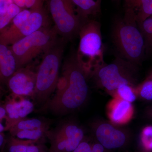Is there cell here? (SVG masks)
Segmentation results:
<instances>
[{"label":"cell","mask_w":152,"mask_h":152,"mask_svg":"<svg viewBox=\"0 0 152 152\" xmlns=\"http://www.w3.org/2000/svg\"><path fill=\"white\" fill-rule=\"evenodd\" d=\"M65 85L57 91L53 98L42 106L56 116H64L80 108L88 98L89 76L80 62L77 53H73L65 60L62 69Z\"/></svg>","instance_id":"6da1fadb"},{"label":"cell","mask_w":152,"mask_h":152,"mask_svg":"<svg viewBox=\"0 0 152 152\" xmlns=\"http://www.w3.org/2000/svg\"><path fill=\"white\" fill-rule=\"evenodd\" d=\"M112 37L120 56L136 65L140 62L145 45L132 11L125 9L124 17L114 20Z\"/></svg>","instance_id":"7a4b0ae2"},{"label":"cell","mask_w":152,"mask_h":152,"mask_svg":"<svg viewBox=\"0 0 152 152\" xmlns=\"http://www.w3.org/2000/svg\"><path fill=\"white\" fill-rule=\"evenodd\" d=\"M66 42L62 38L58 39L45 52L42 60L36 71L35 88L31 97L38 104L43 106L46 103L58 86L60 68Z\"/></svg>","instance_id":"3957f363"},{"label":"cell","mask_w":152,"mask_h":152,"mask_svg":"<svg viewBox=\"0 0 152 152\" xmlns=\"http://www.w3.org/2000/svg\"><path fill=\"white\" fill-rule=\"evenodd\" d=\"M78 58L89 76L105 64L104 47L101 26L97 21L87 18L82 20L79 31Z\"/></svg>","instance_id":"277c9868"},{"label":"cell","mask_w":152,"mask_h":152,"mask_svg":"<svg viewBox=\"0 0 152 152\" xmlns=\"http://www.w3.org/2000/svg\"><path fill=\"white\" fill-rule=\"evenodd\" d=\"M137 65L117 56L113 62L104 64L91 77L98 86L113 93L123 85L134 87L137 79Z\"/></svg>","instance_id":"5b68a950"},{"label":"cell","mask_w":152,"mask_h":152,"mask_svg":"<svg viewBox=\"0 0 152 152\" xmlns=\"http://www.w3.org/2000/svg\"><path fill=\"white\" fill-rule=\"evenodd\" d=\"M54 27L42 28L10 46L16 58L18 70L24 67L41 53H45L58 40Z\"/></svg>","instance_id":"8992f818"},{"label":"cell","mask_w":152,"mask_h":152,"mask_svg":"<svg viewBox=\"0 0 152 152\" xmlns=\"http://www.w3.org/2000/svg\"><path fill=\"white\" fill-rule=\"evenodd\" d=\"M58 35L66 41L78 35L82 20L71 0H44Z\"/></svg>","instance_id":"52a82bcc"},{"label":"cell","mask_w":152,"mask_h":152,"mask_svg":"<svg viewBox=\"0 0 152 152\" xmlns=\"http://www.w3.org/2000/svg\"><path fill=\"white\" fill-rule=\"evenodd\" d=\"M50 143L49 152H73L84 139L83 129L72 119L60 122L47 133Z\"/></svg>","instance_id":"ba28073f"},{"label":"cell","mask_w":152,"mask_h":152,"mask_svg":"<svg viewBox=\"0 0 152 152\" xmlns=\"http://www.w3.org/2000/svg\"><path fill=\"white\" fill-rule=\"evenodd\" d=\"M44 3L30 10L31 15L23 25L15 32L5 37H1L0 43L12 45L42 28L49 26L48 15V12L44 8Z\"/></svg>","instance_id":"9c48e42d"},{"label":"cell","mask_w":152,"mask_h":152,"mask_svg":"<svg viewBox=\"0 0 152 152\" xmlns=\"http://www.w3.org/2000/svg\"><path fill=\"white\" fill-rule=\"evenodd\" d=\"M91 126L96 141L106 150L121 148L126 145L129 140L126 133L108 123H93Z\"/></svg>","instance_id":"30bf717a"},{"label":"cell","mask_w":152,"mask_h":152,"mask_svg":"<svg viewBox=\"0 0 152 152\" xmlns=\"http://www.w3.org/2000/svg\"><path fill=\"white\" fill-rule=\"evenodd\" d=\"M37 72L29 66L20 68L8 81L7 85L15 96H31L36 84Z\"/></svg>","instance_id":"8fae6325"},{"label":"cell","mask_w":152,"mask_h":152,"mask_svg":"<svg viewBox=\"0 0 152 152\" xmlns=\"http://www.w3.org/2000/svg\"><path fill=\"white\" fill-rule=\"evenodd\" d=\"M4 105L7 112L5 131H9L15 124L27 118L34 108V103L27 99H22L18 101L13 99H8Z\"/></svg>","instance_id":"7c38bea8"},{"label":"cell","mask_w":152,"mask_h":152,"mask_svg":"<svg viewBox=\"0 0 152 152\" xmlns=\"http://www.w3.org/2000/svg\"><path fill=\"white\" fill-rule=\"evenodd\" d=\"M107 113L109 119L113 124H124L132 119L134 108L131 103L115 97L109 103Z\"/></svg>","instance_id":"4fadbf2b"},{"label":"cell","mask_w":152,"mask_h":152,"mask_svg":"<svg viewBox=\"0 0 152 152\" xmlns=\"http://www.w3.org/2000/svg\"><path fill=\"white\" fill-rule=\"evenodd\" d=\"M18 64L10 46L0 43V80L7 85L8 81L18 70Z\"/></svg>","instance_id":"5bb4252c"},{"label":"cell","mask_w":152,"mask_h":152,"mask_svg":"<svg viewBox=\"0 0 152 152\" xmlns=\"http://www.w3.org/2000/svg\"><path fill=\"white\" fill-rule=\"evenodd\" d=\"M45 143L21 140L7 136V142L5 152H47Z\"/></svg>","instance_id":"9a60e30c"},{"label":"cell","mask_w":152,"mask_h":152,"mask_svg":"<svg viewBox=\"0 0 152 152\" xmlns=\"http://www.w3.org/2000/svg\"><path fill=\"white\" fill-rule=\"evenodd\" d=\"M125 9L132 11L140 25L152 16V0H124Z\"/></svg>","instance_id":"2e32d148"},{"label":"cell","mask_w":152,"mask_h":152,"mask_svg":"<svg viewBox=\"0 0 152 152\" xmlns=\"http://www.w3.org/2000/svg\"><path fill=\"white\" fill-rule=\"evenodd\" d=\"M52 120L45 118H26L19 121L9 131L10 134L23 130L50 129Z\"/></svg>","instance_id":"e0dca14e"},{"label":"cell","mask_w":152,"mask_h":152,"mask_svg":"<svg viewBox=\"0 0 152 152\" xmlns=\"http://www.w3.org/2000/svg\"><path fill=\"white\" fill-rule=\"evenodd\" d=\"M76 7V12L81 20L96 15L101 12V2L96 0H71Z\"/></svg>","instance_id":"ac0fdd59"},{"label":"cell","mask_w":152,"mask_h":152,"mask_svg":"<svg viewBox=\"0 0 152 152\" xmlns=\"http://www.w3.org/2000/svg\"><path fill=\"white\" fill-rule=\"evenodd\" d=\"M50 129L23 130L11 133L10 134L21 140L34 141L45 143L47 139V132Z\"/></svg>","instance_id":"d6986e66"},{"label":"cell","mask_w":152,"mask_h":152,"mask_svg":"<svg viewBox=\"0 0 152 152\" xmlns=\"http://www.w3.org/2000/svg\"><path fill=\"white\" fill-rule=\"evenodd\" d=\"M31 14V10L23 9L12 20V23L8 28H6L1 32V37L9 35L19 29L27 20Z\"/></svg>","instance_id":"ffe728a7"},{"label":"cell","mask_w":152,"mask_h":152,"mask_svg":"<svg viewBox=\"0 0 152 152\" xmlns=\"http://www.w3.org/2000/svg\"><path fill=\"white\" fill-rule=\"evenodd\" d=\"M112 93L117 95L116 98H120L130 103L134 102L137 99L135 87L130 85H121Z\"/></svg>","instance_id":"44dd1931"},{"label":"cell","mask_w":152,"mask_h":152,"mask_svg":"<svg viewBox=\"0 0 152 152\" xmlns=\"http://www.w3.org/2000/svg\"><path fill=\"white\" fill-rule=\"evenodd\" d=\"M138 26L143 37L146 49L152 50V16Z\"/></svg>","instance_id":"7402d4cb"},{"label":"cell","mask_w":152,"mask_h":152,"mask_svg":"<svg viewBox=\"0 0 152 152\" xmlns=\"http://www.w3.org/2000/svg\"><path fill=\"white\" fill-rule=\"evenodd\" d=\"M23 10L15 3H12L8 7L5 14L0 17V30L1 32L5 29L6 26Z\"/></svg>","instance_id":"603a6c76"},{"label":"cell","mask_w":152,"mask_h":152,"mask_svg":"<svg viewBox=\"0 0 152 152\" xmlns=\"http://www.w3.org/2000/svg\"><path fill=\"white\" fill-rule=\"evenodd\" d=\"M140 144L144 152H152V126L145 127L141 133Z\"/></svg>","instance_id":"cb8c5ba5"},{"label":"cell","mask_w":152,"mask_h":152,"mask_svg":"<svg viewBox=\"0 0 152 152\" xmlns=\"http://www.w3.org/2000/svg\"><path fill=\"white\" fill-rule=\"evenodd\" d=\"M136 93L146 100H152V78L149 76L142 83L135 88Z\"/></svg>","instance_id":"d4e9b609"},{"label":"cell","mask_w":152,"mask_h":152,"mask_svg":"<svg viewBox=\"0 0 152 152\" xmlns=\"http://www.w3.org/2000/svg\"><path fill=\"white\" fill-rule=\"evenodd\" d=\"M92 144V142L85 137L84 139L73 152H91Z\"/></svg>","instance_id":"484cf974"},{"label":"cell","mask_w":152,"mask_h":152,"mask_svg":"<svg viewBox=\"0 0 152 152\" xmlns=\"http://www.w3.org/2000/svg\"><path fill=\"white\" fill-rule=\"evenodd\" d=\"M12 3H13V0H1L0 17L2 16L5 14L9 6Z\"/></svg>","instance_id":"4316f807"},{"label":"cell","mask_w":152,"mask_h":152,"mask_svg":"<svg viewBox=\"0 0 152 152\" xmlns=\"http://www.w3.org/2000/svg\"><path fill=\"white\" fill-rule=\"evenodd\" d=\"M7 142V136L4 132L0 133V152H5Z\"/></svg>","instance_id":"83f0119b"},{"label":"cell","mask_w":152,"mask_h":152,"mask_svg":"<svg viewBox=\"0 0 152 152\" xmlns=\"http://www.w3.org/2000/svg\"><path fill=\"white\" fill-rule=\"evenodd\" d=\"M106 149L98 142H92L91 152H106Z\"/></svg>","instance_id":"f1b7e54d"},{"label":"cell","mask_w":152,"mask_h":152,"mask_svg":"<svg viewBox=\"0 0 152 152\" xmlns=\"http://www.w3.org/2000/svg\"><path fill=\"white\" fill-rule=\"evenodd\" d=\"M7 116V112L4 104H1L0 107V122L2 123L3 120H5Z\"/></svg>","instance_id":"f546056e"},{"label":"cell","mask_w":152,"mask_h":152,"mask_svg":"<svg viewBox=\"0 0 152 152\" xmlns=\"http://www.w3.org/2000/svg\"><path fill=\"white\" fill-rule=\"evenodd\" d=\"M13 3L23 10L26 8V3L25 0H13Z\"/></svg>","instance_id":"4dcf8cb0"},{"label":"cell","mask_w":152,"mask_h":152,"mask_svg":"<svg viewBox=\"0 0 152 152\" xmlns=\"http://www.w3.org/2000/svg\"><path fill=\"white\" fill-rule=\"evenodd\" d=\"M5 132V127L3 125L2 123L0 122V133Z\"/></svg>","instance_id":"1f68e13d"},{"label":"cell","mask_w":152,"mask_h":152,"mask_svg":"<svg viewBox=\"0 0 152 152\" xmlns=\"http://www.w3.org/2000/svg\"><path fill=\"white\" fill-rule=\"evenodd\" d=\"M149 77H151L152 78V73L151 74V75H150Z\"/></svg>","instance_id":"d6a6232c"},{"label":"cell","mask_w":152,"mask_h":152,"mask_svg":"<svg viewBox=\"0 0 152 152\" xmlns=\"http://www.w3.org/2000/svg\"><path fill=\"white\" fill-rule=\"evenodd\" d=\"M96 1H99L102 2V0H96Z\"/></svg>","instance_id":"836d02e7"}]
</instances>
